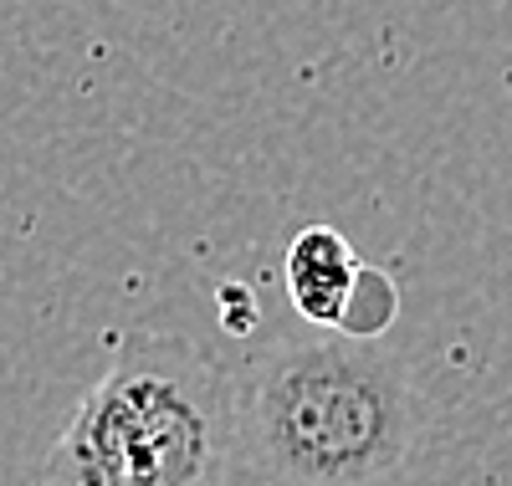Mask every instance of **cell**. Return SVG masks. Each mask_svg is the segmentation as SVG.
<instances>
[{"instance_id":"6da1fadb","label":"cell","mask_w":512,"mask_h":486,"mask_svg":"<svg viewBox=\"0 0 512 486\" xmlns=\"http://www.w3.org/2000/svg\"><path fill=\"white\" fill-rule=\"evenodd\" d=\"M241 405L190 338L128 333L47 451L41 486H226Z\"/></svg>"},{"instance_id":"7a4b0ae2","label":"cell","mask_w":512,"mask_h":486,"mask_svg":"<svg viewBox=\"0 0 512 486\" xmlns=\"http://www.w3.org/2000/svg\"><path fill=\"white\" fill-rule=\"evenodd\" d=\"M236 405L246 451L282 486H379L415 440L405 364L369 338L277 343Z\"/></svg>"},{"instance_id":"3957f363","label":"cell","mask_w":512,"mask_h":486,"mask_svg":"<svg viewBox=\"0 0 512 486\" xmlns=\"http://www.w3.org/2000/svg\"><path fill=\"white\" fill-rule=\"evenodd\" d=\"M369 272L333 226H308L287 246V292L313 328H349Z\"/></svg>"}]
</instances>
